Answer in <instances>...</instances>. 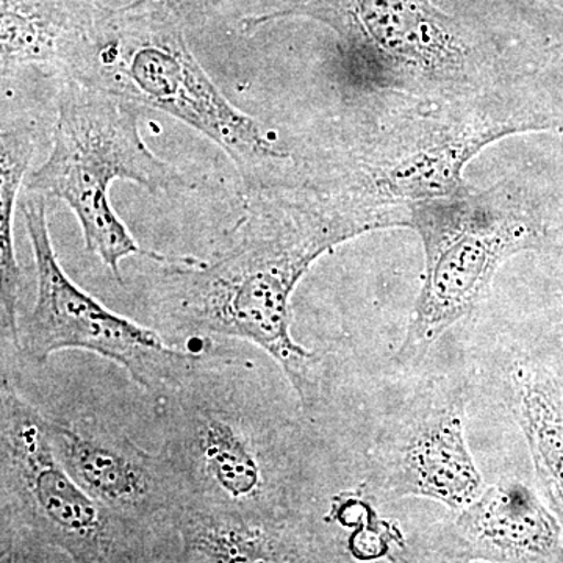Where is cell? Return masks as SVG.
Wrapping results in <instances>:
<instances>
[{"mask_svg":"<svg viewBox=\"0 0 563 563\" xmlns=\"http://www.w3.org/2000/svg\"><path fill=\"white\" fill-rule=\"evenodd\" d=\"M185 562L292 561L295 551L268 515L188 503L176 521Z\"/></svg>","mask_w":563,"mask_h":563,"instance_id":"obj_14","label":"cell"},{"mask_svg":"<svg viewBox=\"0 0 563 563\" xmlns=\"http://www.w3.org/2000/svg\"><path fill=\"white\" fill-rule=\"evenodd\" d=\"M457 529L477 553L498 562L563 561L561 529L525 484L504 481L459 512Z\"/></svg>","mask_w":563,"mask_h":563,"instance_id":"obj_13","label":"cell"},{"mask_svg":"<svg viewBox=\"0 0 563 563\" xmlns=\"http://www.w3.org/2000/svg\"><path fill=\"white\" fill-rule=\"evenodd\" d=\"M514 412L551 503L563 514V402L542 374L518 365L510 374Z\"/></svg>","mask_w":563,"mask_h":563,"instance_id":"obj_15","label":"cell"},{"mask_svg":"<svg viewBox=\"0 0 563 563\" xmlns=\"http://www.w3.org/2000/svg\"><path fill=\"white\" fill-rule=\"evenodd\" d=\"M80 84L184 122L213 141L257 187L273 184L269 179L290 161L254 118L225 98L188 46L185 25L166 14L114 9L95 65Z\"/></svg>","mask_w":563,"mask_h":563,"instance_id":"obj_6","label":"cell"},{"mask_svg":"<svg viewBox=\"0 0 563 563\" xmlns=\"http://www.w3.org/2000/svg\"><path fill=\"white\" fill-rule=\"evenodd\" d=\"M35 135L20 122L2 121L0 135V307L3 336L13 346L20 344L21 272L14 247V214L33 152Z\"/></svg>","mask_w":563,"mask_h":563,"instance_id":"obj_16","label":"cell"},{"mask_svg":"<svg viewBox=\"0 0 563 563\" xmlns=\"http://www.w3.org/2000/svg\"><path fill=\"white\" fill-rule=\"evenodd\" d=\"M242 2L244 0H133L124 7L166 14L187 25L236 10Z\"/></svg>","mask_w":563,"mask_h":563,"instance_id":"obj_18","label":"cell"},{"mask_svg":"<svg viewBox=\"0 0 563 563\" xmlns=\"http://www.w3.org/2000/svg\"><path fill=\"white\" fill-rule=\"evenodd\" d=\"M374 479L395 496L461 510L484 492L465 437V404L446 383L422 385L390 415L373 448Z\"/></svg>","mask_w":563,"mask_h":563,"instance_id":"obj_9","label":"cell"},{"mask_svg":"<svg viewBox=\"0 0 563 563\" xmlns=\"http://www.w3.org/2000/svg\"><path fill=\"white\" fill-rule=\"evenodd\" d=\"M91 2L101 3V5L110 7V9H120V7L128 5L133 0H91Z\"/></svg>","mask_w":563,"mask_h":563,"instance_id":"obj_19","label":"cell"},{"mask_svg":"<svg viewBox=\"0 0 563 563\" xmlns=\"http://www.w3.org/2000/svg\"><path fill=\"white\" fill-rule=\"evenodd\" d=\"M169 457L188 493V503L266 514L257 448L242 421L225 410L191 407L179 415Z\"/></svg>","mask_w":563,"mask_h":563,"instance_id":"obj_11","label":"cell"},{"mask_svg":"<svg viewBox=\"0 0 563 563\" xmlns=\"http://www.w3.org/2000/svg\"><path fill=\"white\" fill-rule=\"evenodd\" d=\"M21 210L35 257L36 298L27 317L20 318L18 350L38 365L65 350L95 352L152 395L179 390L198 355L169 346L154 329L111 312L69 279L52 244L46 198L29 191Z\"/></svg>","mask_w":563,"mask_h":563,"instance_id":"obj_8","label":"cell"},{"mask_svg":"<svg viewBox=\"0 0 563 563\" xmlns=\"http://www.w3.org/2000/svg\"><path fill=\"white\" fill-rule=\"evenodd\" d=\"M55 453L88 495L144 532L177 517L188 493L168 453L154 455L95 420H49Z\"/></svg>","mask_w":563,"mask_h":563,"instance_id":"obj_10","label":"cell"},{"mask_svg":"<svg viewBox=\"0 0 563 563\" xmlns=\"http://www.w3.org/2000/svg\"><path fill=\"white\" fill-rule=\"evenodd\" d=\"M113 10L91 0H0L2 77L35 66L84 81Z\"/></svg>","mask_w":563,"mask_h":563,"instance_id":"obj_12","label":"cell"},{"mask_svg":"<svg viewBox=\"0 0 563 563\" xmlns=\"http://www.w3.org/2000/svg\"><path fill=\"white\" fill-rule=\"evenodd\" d=\"M550 192L521 180L472 187L410 206V228L426 254L424 282L395 362H420L448 329L484 301L514 255L539 251L550 235Z\"/></svg>","mask_w":563,"mask_h":563,"instance_id":"obj_5","label":"cell"},{"mask_svg":"<svg viewBox=\"0 0 563 563\" xmlns=\"http://www.w3.org/2000/svg\"><path fill=\"white\" fill-rule=\"evenodd\" d=\"M518 32L547 47H563V9L554 0H485Z\"/></svg>","mask_w":563,"mask_h":563,"instance_id":"obj_17","label":"cell"},{"mask_svg":"<svg viewBox=\"0 0 563 563\" xmlns=\"http://www.w3.org/2000/svg\"><path fill=\"white\" fill-rule=\"evenodd\" d=\"M261 190L210 258L161 265V314L180 333L261 347L309 409L320 393L317 357L291 336V296L333 247L363 233L410 228V207L374 201L328 176Z\"/></svg>","mask_w":563,"mask_h":563,"instance_id":"obj_1","label":"cell"},{"mask_svg":"<svg viewBox=\"0 0 563 563\" xmlns=\"http://www.w3.org/2000/svg\"><path fill=\"white\" fill-rule=\"evenodd\" d=\"M563 132V77L517 90L404 111L363 133L331 173L374 201L410 207L466 190L463 169L488 144L528 132Z\"/></svg>","mask_w":563,"mask_h":563,"instance_id":"obj_3","label":"cell"},{"mask_svg":"<svg viewBox=\"0 0 563 563\" xmlns=\"http://www.w3.org/2000/svg\"><path fill=\"white\" fill-rule=\"evenodd\" d=\"M140 114L139 103L68 80L58 103L49 155L25 181L27 191L58 199L73 210L85 246L101 258L121 285V263L125 258L139 255L169 265L191 257L140 246L111 207L110 188L118 180L133 181L151 192L188 187L184 174L144 143Z\"/></svg>","mask_w":563,"mask_h":563,"instance_id":"obj_4","label":"cell"},{"mask_svg":"<svg viewBox=\"0 0 563 563\" xmlns=\"http://www.w3.org/2000/svg\"><path fill=\"white\" fill-rule=\"evenodd\" d=\"M290 18L331 29L344 87L372 96L388 114L528 87L553 76L561 58L559 49L448 13L433 0H309L251 14L242 27L255 33Z\"/></svg>","mask_w":563,"mask_h":563,"instance_id":"obj_2","label":"cell"},{"mask_svg":"<svg viewBox=\"0 0 563 563\" xmlns=\"http://www.w3.org/2000/svg\"><path fill=\"white\" fill-rule=\"evenodd\" d=\"M2 548L25 540L73 562L147 561L146 532L88 495L52 446L49 422L2 377Z\"/></svg>","mask_w":563,"mask_h":563,"instance_id":"obj_7","label":"cell"}]
</instances>
